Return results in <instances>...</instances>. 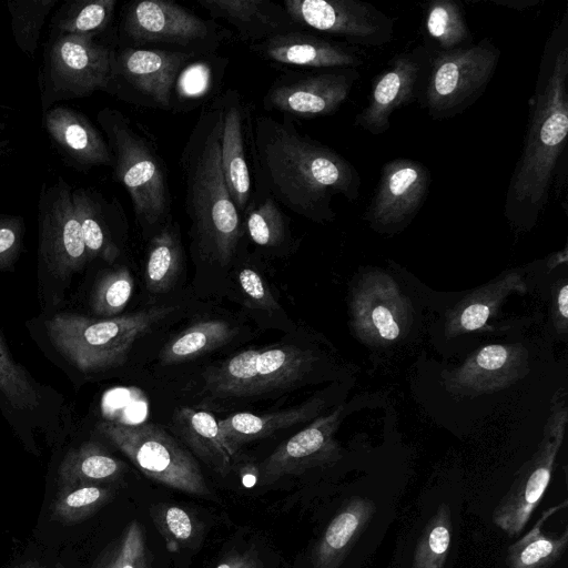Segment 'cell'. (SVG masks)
<instances>
[{
  "instance_id": "1",
  "label": "cell",
  "mask_w": 568,
  "mask_h": 568,
  "mask_svg": "<svg viewBox=\"0 0 568 568\" xmlns=\"http://www.w3.org/2000/svg\"><path fill=\"white\" fill-rule=\"evenodd\" d=\"M568 138V10L556 22L529 99L524 145L505 195L504 215L516 231L532 229L548 206Z\"/></svg>"
},
{
  "instance_id": "2",
  "label": "cell",
  "mask_w": 568,
  "mask_h": 568,
  "mask_svg": "<svg viewBox=\"0 0 568 568\" xmlns=\"http://www.w3.org/2000/svg\"><path fill=\"white\" fill-rule=\"evenodd\" d=\"M251 144L262 186L277 203L316 223L335 219L333 199L356 201L361 176L335 150L300 132L291 122L257 115Z\"/></svg>"
},
{
  "instance_id": "3",
  "label": "cell",
  "mask_w": 568,
  "mask_h": 568,
  "mask_svg": "<svg viewBox=\"0 0 568 568\" xmlns=\"http://www.w3.org/2000/svg\"><path fill=\"white\" fill-rule=\"evenodd\" d=\"M222 99L204 109L181 156L184 206L200 251L221 265L233 257L242 236L239 213L221 165Z\"/></svg>"
},
{
  "instance_id": "4",
  "label": "cell",
  "mask_w": 568,
  "mask_h": 568,
  "mask_svg": "<svg viewBox=\"0 0 568 568\" xmlns=\"http://www.w3.org/2000/svg\"><path fill=\"white\" fill-rule=\"evenodd\" d=\"M174 310V306H156L98 320L62 312L48 321L47 332L58 353L77 369L103 372L122 365L135 341Z\"/></svg>"
},
{
  "instance_id": "5",
  "label": "cell",
  "mask_w": 568,
  "mask_h": 568,
  "mask_svg": "<svg viewBox=\"0 0 568 568\" xmlns=\"http://www.w3.org/2000/svg\"><path fill=\"white\" fill-rule=\"evenodd\" d=\"M98 122L108 139L114 176L126 189L138 221L153 226L170 213L165 164L154 144L118 110L105 108Z\"/></svg>"
},
{
  "instance_id": "6",
  "label": "cell",
  "mask_w": 568,
  "mask_h": 568,
  "mask_svg": "<svg viewBox=\"0 0 568 568\" xmlns=\"http://www.w3.org/2000/svg\"><path fill=\"white\" fill-rule=\"evenodd\" d=\"M500 58L489 38L447 52H433L420 105L433 120L454 118L485 92Z\"/></svg>"
},
{
  "instance_id": "7",
  "label": "cell",
  "mask_w": 568,
  "mask_h": 568,
  "mask_svg": "<svg viewBox=\"0 0 568 568\" xmlns=\"http://www.w3.org/2000/svg\"><path fill=\"white\" fill-rule=\"evenodd\" d=\"M98 430L152 480L199 497L211 496L194 457L160 426L104 420Z\"/></svg>"
},
{
  "instance_id": "8",
  "label": "cell",
  "mask_w": 568,
  "mask_h": 568,
  "mask_svg": "<svg viewBox=\"0 0 568 568\" xmlns=\"http://www.w3.org/2000/svg\"><path fill=\"white\" fill-rule=\"evenodd\" d=\"M315 356L294 345L251 348L235 354L206 377L215 396L246 397L287 388L313 367Z\"/></svg>"
},
{
  "instance_id": "9",
  "label": "cell",
  "mask_w": 568,
  "mask_h": 568,
  "mask_svg": "<svg viewBox=\"0 0 568 568\" xmlns=\"http://www.w3.org/2000/svg\"><path fill=\"white\" fill-rule=\"evenodd\" d=\"M113 52L94 37L54 34L45 54L43 109L91 95L113 82Z\"/></svg>"
},
{
  "instance_id": "10",
  "label": "cell",
  "mask_w": 568,
  "mask_h": 568,
  "mask_svg": "<svg viewBox=\"0 0 568 568\" xmlns=\"http://www.w3.org/2000/svg\"><path fill=\"white\" fill-rule=\"evenodd\" d=\"M568 419L565 399L554 403L542 439L532 457L516 474L508 491L493 511V523L508 537L520 535L550 484Z\"/></svg>"
},
{
  "instance_id": "11",
  "label": "cell",
  "mask_w": 568,
  "mask_h": 568,
  "mask_svg": "<svg viewBox=\"0 0 568 568\" xmlns=\"http://www.w3.org/2000/svg\"><path fill=\"white\" fill-rule=\"evenodd\" d=\"M349 314L355 335L371 346H384L402 339L413 322L409 298L395 280L379 268L363 272L355 282Z\"/></svg>"
},
{
  "instance_id": "12",
  "label": "cell",
  "mask_w": 568,
  "mask_h": 568,
  "mask_svg": "<svg viewBox=\"0 0 568 568\" xmlns=\"http://www.w3.org/2000/svg\"><path fill=\"white\" fill-rule=\"evenodd\" d=\"M297 27H305L364 47H383L394 38L395 19L359 0H285Z\"/></svg>"
},
{
  "instance_id": "13",
  "label": "cell",
  "mask_w": 568,
  "mask_h": 568,
  "mask_svg": "<svg viewBox=\"0 0 568 568\" xmlns=\"http://www.w3.org/2000/svg\"><path fill=\"white\" fill-rule=\"evenodd\" d=\"M39 256L45 270L61 282L90 262L73 209L72 189L62 179L43 186L40 194Z\"/></svg>"
},
{
  "instance_id": "14",
  "label": "cell",
  "mask_w": 568,
  "mask_h": 568,
  "mask_svg": "<svg viewBox=\"0 0 568 568\" xmlns=\"http://www.w3.org/2000/svg\"><path fill=\"white\" fill-rule=\"evenodd\" d=\"M430 181L428 168L419 161L407 158L387 161L381 169L364 220L382 234L403 231L424 205Z\"/></svg>"
},
{
  "instance_id": "15",
  "label": "cell",
  "mask_w": 568,
  "mask_h": 568,
  "mask_svg": "<svg viewBox=\"0 0 568 568\" xmlns=\"http://www.w3.org/2000/svg\"><path fill=\"white\" fill-rule=\"evenodd\" d=\"M432 54L424 44L394 55L373 78L368 103L355 116L354 125L373 135L388 131L394 111L420 101Z\"/></svg>"
},
{
  "instance_id": "16",
  "label": "cell",
  "mask_w": 568,
  "mask_h": 568,
  "mask_svg": "<svg viewBox=\"0 0 568 568\" xmlns=\"http://www.w3.org/2000/svg\"><path fill=\"white\" fill-rule=\"evenodd\" d=\"M59 398L13 357L0 332V408L27 446L36 447V429L55 425Z\"/></svg>"
},
{
  "instance_id": "17",
  "label": "cell",
  "mask_w": 568,
  "mask_h": 568,
  "mask_svg": "<svg viewBox=\"0 0 568 568\" xmlns=\"http://www.w3.org/2000/svg\"><path fill=\"white\" fill-rule=\"evenodd\" d=\"M124 33L136 43L183 48L209 44L216 39L215 26L175 2L143 0L131 3L123 17Z\"/></svg>"
},
{
  "instance_id": "18",
  "label": "cell",
  "mask_w": 568,
  "mask_h": 568,
  "mask_svg": "<svg viewBox=\"0 0 568 568\" xmlns=\"http://www.w3.org/2000/svg\"><path fill=\"white\" fill-rule=\"evenodd\" d=\"M528 372V352L523 344H489L476 349L459 366L443 373L442 378L452 395L476 397L505 389Z\"/></svg>"
},
{
  "instance_id": "19",
  "label": "cell",
  "mask_w": 568,
  "mask_h": 568,
  "mask_svg": "<svg viewBox=\"0 0 568 568\" xmlns=\"http://www.w3.org/2000/svg\"><path fill=\"white\" fill-rule=\"evenodd\" d=\"M341 414L342 406L280 444L260 466L261 484L270 485L284 476L301 475L341 459L342 449L335 439Z\"/></svg>"
},
{
  "instance_id": "20",
  "label": "cell",
  "mask_w": 568,
  "mask_h": 568,
  "mask_svg": "<svg viewBox=\"0 0 568 568\" xmlns=\"http://www.w3.org/2000/svg\"><path fill=\"white\" fill-rule=\"evenodd\" d=\"M358 78L357 69L347 68L283 80L268 90L264 104L303 118L329 115L347 100Z\"/></svg>"
},
{
  "instance_id": "21",
  "label": "cell",
  "mask_w": 568,
  "mask_h": 568,
  "mask_svg": "<svg viewBox=\"0 0 568 568\" xmlns=\"http://www.w3.org/2000/svg\"><path fill=\"white\" fill-rule=\"evenodd\" d=\"M193 52L125 48L113 52V81L123 79L140 95L163 109L171 106L173 89Z\"/></svg>"
},
{
  "instance_id": "22",
  "label": "cell",
  "mask_w": 568,
  "mask_h": 568,
  "mask_svg": "<svg viewBox=\"0 0 568 568\" xmlns=\"http://www.w3.org/2000/svg\"><path fill=\"white\" fill-rule=\"evenodd\" d=\"M254 50L277 63L300 67L328 70L357 69L363 64L354 48L300 30L273 36L254 45Z\"/></svg>"
},
{
  "instance_id": "23",
  "label": "cell",
  "mask_w": 568,
  "mask_h": 568,
  "mask_svg": "<svg viewBox=\"0 0 568 568\" xmlns=\"http://www.w3.org/2000/svg\"><path fill=\"white\" fill-rule=\"evenodd\" d=\"M43 125L73 162L83 166L112 164L108 142L84 114L63 105L49 108L43 113Z\"/></svg>"
},
{
  "instance_id": "24",
  "label": "cell",
  "mask_w": 568,
  "mask_h": 568,
  "mask_svg": "<svg viewBox=\"0 0 568 568\" xmlns=\"http://www.w3.org/2000/svg\"><path fill=\"white\" fill-rule=\"evenodd\" d=\"M526 281L520 270H509L464 296L446 313L444 333L456 337L480 331L497 314L498 308L514 292L525 293Z\"/></svg>"
},
{
  "instance_id": "25",
  "label": "cell",
  "mask_w": 568,
  "mask_h": 568,
  "mask_svg": "<svg viewBox=\"0 0 568 568\" xmlns=\"http://www.w3.org/2000/svg\"><path fill=\"white\" fill-rule=\"evenodd\" d=\"M223 125L221 135V165L230 195L240 214L248 209L252 182L246 159L244 106L236 92L222 98Z\"/></svg>"
},
{
  "instance_id": "26",
  "label": "cell",
  "mask_w": 568,
  "mask_h": 568,
  "mask_svg": "<svg viewBox=\"0 0 568 568\" xmlns=\"http://www.w3.org/2000/svg\"><path fill=\"white\" fill-rule=\"evenodd\" d=\"M212 18L230 23L243 40L264 41L297 30L286 10L266 0H199Z\"/></svg>"
},
{
  "instance_id": "27",
  "label": "cell",
  "mask_w": 568,
  "mask_h": 568,
  "mask_svg": "<svg viewBox=\"0 0 568 568\" xmlns=\"http://www.w3.org/2000/svg\"><path fill=\"white\" fill-rule=\"evenodd\" d=\"M376 513L366 497L347 499L313 547V568H339Z\"/></svg>"
},
{
  "instance_id": "28",
  "label": "cell",
  "mask_w": 568,
  "mask_h": 568,
  "mask_svg": "<svg viewBox=\"0 0 568 568\" xmlns=\"http://www.w3.org/2000/svg\"><path fill=\"white\" fill-rule=\"evenodd\" d=\"M324 402L313 398L301 406L262 415L248 412L236 413L217 420L220 430L229 444L236 449L248 442L261 439L275 432L310 420L318 414Z\"/></svg>"
},
{
  "instance_id": "29",
  "label": "cell",
  "mask_w": 568,
  "mask_h": 568,
  "mask_svg": "<svg viewBox=\"0 0 568 568\" xmlns=\"http://www.w3.org/2000/svg\"><path fill=\"white\" fill-rule=\"evenodd\" d=\"M175 426L183 440L206 465L223 476L229 474L236 452L225 442L211 413L183 407L175 414Z\"/></svg>"
},
{
  "instance_id": "30",
  "label": "cell",
  "mask_w": 568,
  "mask_h": 568,
  "mask_svg": "<svg viewBox=\"0 0 568 568\" xmlns=\"http://www.w3.org/2000/svg\"><path fill=\"white\" fill-rule=\"evenodd\" d=\"M567 505L564 500L546 509L528 532L509 545L505 560L507 568H552L562 558L568 547V526L557 536L546 535L542 527Z\"/></svg>"
},
{
  "instance_id": "31",
  "label": "cell",
  "mask_w": 568,
  "mask_h": 568,
  "mask_svg": "<svg viewBox=\"0 0 568 568\" xmlns=\"http://www.w3.org/2000/svg\"><path fill=\"white\" fill-rule=\"evenodd\" d=\"M125 465L97 443L87 442L70 449L58 469V486L99 484L119 479Z\"/></svg>"
},
{
  "instance_id": "32",
  "label": "cell",
  "mask_w": 568,
  "mask_h": 568,
  "mask_svg": "<svg viewBox=\"0 0 568 568\" xmlns=\"http://www.w3.org/2000/svg\"><path fill=\"white\" fill-rule=\"evenodd\" d=\"M423 27L433 52H447L471 44L465 11L456 0H432L424 8Z\"/></svg>"
},
{
  "instance_id": "33",
  "label": "cell",
  "mask_w": 568,
  "mask_h": 568,
  "mask_svg": "<svg viewBox=\"0 0 568 568\" xmlns=\"http://www.w3.org/2000/svg\"><path fill=\"white\" fill-rule=\"evenodd\" d=\"M72 203L90 261L100 257L113 262L119 248L110 236L98 196L88 189L79 187L72 190Z\"/></svg>"
},
{
  "instance_id": "34",
  "label": "cell",
  "mask_w": 568,
  "mask_h": 568,
  "mask_svg": "<svg viewBox=\"0 0 568 568\" xmlns=\"http://www.w3.org/2000/svg\"><path fill=\"white\" fill-rule=\"evenodd\" d=\"M233 335V328L225 321H202L172 339L162 349L160 359L164 365L190 361L226 344Z\"/></svg>"
},
{
  "instance_id": "35",
  "label": "cell",
  "mask_w": 568,
  "mask_h": 568,
  "mask_svg": "<svg viewBox=\"0 0 568 568\" xmlns=\"http://www.w3.org/2000/svg\"><path fill=\"white\" fill-rule=\"evenodd\" d=\"M112 496L110 487L99 484L58 486L50 507L51 519L62 525H75L94 515Z\"/></svg>"
},
{
  "instance_id": "36",
  "label": "cell",
  "mask_w": 568,
  "mask_h": 568,
  "mask_svg": "<svg viewBox=\"0 0 568 568\" xmlns=\"http://www.w3.org/2000/svg\"><path fill=\"white\" fill-rule=\"evenodd\" d=\"M181 263V246L173 225L163 227L151 241L145 264V282L152 292L172 286Z\"/></svg>"
},
{
  "instance_id": "37",
  "label": "cell",
  "mask_w": 568,
  "mask_h": 568,
  "mask_svg": "<svg viewBox=\"0 0 568 568\" xmlns=\"http://www.w3.org/2000/svg\"><path fill=\"white\" fill-rule=\"evenodd\" d=\"M115 0L68 2L54 17V34L94 37L110 23Z\"/></svg>"
},
{
  "instance_id": "38",
  "label": "cell",
  "mask_w": 568,
  "mask_h": 568,
  "mask_svg": "<svg viewBox=\"0 0 568 568\" xmlns=\"http://www.w3.org/2000/svg\"><path fill=\"white\" fill-rule=\"evenodd\" d=\"M452 540V513L442 503L422 530L410 568H444Z\"/></svg>"
},
{
  "instance_id": "39",
  "label": "cell",
  "mask_w": 568,
  "mask_h": 568,
  "mask_svg": "<svg viewBox=\"0 0 568 568\" xmlns=\"http://www.w3.org/2000/svg\"><path fill=\"white\" fill-rule=\"evenodd\" d=\"M151 518L170 551L194 547L202 540V524L181 506L158 504L151 508Z\"/></svg>"
},
{
  "instance_id": "40",
  "label": "cell",
  "mask_w": 568,
  "mask_h": 568,
  "mask_svg": "<svg viewBox=\"0 0 568 568\" xmlns=\"http://www.w3.org/2000/svg\"><path fill=\"white\" fill-rule=\"evenodd\" d=\"M55 3L57 0L8 2L13 38L23 53L33 55L36 52L44 21Z\"/></svg>"
},
{
  "instance_id": "41",
  "label": "cell",
  "mask_w": 568,
  "mask_h": 568,
  "mask_svg": "<svg viewBox=\"0 0 568 568\" xmlns=\"http://www.w3.org/2000/svg\"><path fill=\"white\" fill-rule=\"evenodd\" d=\"M245 215V229L250 239L262 247H276L285 239L286 221L278 203L266 196L258 204L250 205Z\"/></svg>"
},
{
  "instance_id": "42",
  "label": "cell",
  "mask_w": 568,
  "mask_h": 568,
  "mask_svg": "<svg viewBox=\"0 0 568 568\" xmlns=\"http://www.w3.org/2000/svg\"><path fill=\"white\" fill-rule=\"evenodd\" d=\"M133 291V278L126 267L106 273L98 283L92 296V310L102 318L118 316L129 303Z\"/></svg>"
},
{
  "instance_id": "43",
  "label": "cell",
  "mask_w": 568,
  "mask_h": 568,
  "mask_svg": "<svg viewBox=\"0 0 568 568\" xmlns=\"http://www.w3.org/2000/svg\"><path fill=\"white\" fill-rule=\"evenodd\" d=\"M24 233L20 216L0 214V271L11 268L17 262Z\"/></svg>"
},
{
  "instance_id": "44",
  "label": "cell",
  "mask_w": 568,
  "mask_h": 568,
  "mask_svg": "<svg viewBox=\"0 0 568 568\" xmlns=\"http://www.w3.org/2000/svg\"><path fill=\"white\" fill-rule=\"evenodd\" d=\"M211 84V70L205 63L189 64L180 72L175 85L180 97L199 98L203 95Z\"/></svg>"
},
{
  "instance_id": "45",
  "label": "cell",
  "mask_w": 568,
  "mask_h": 568,
  "mask_svg": "<svg viewBox=\"0 0 568 568\" xmlns=\"http://www.w3.org/2000/svg\"><path fill=\"white\" fill-rule=\"evenodd\" d=\"M239 283L244 294L260 307L266 310L278 308V304L264 280L254 268L243 267L239 273Z\"/></svg>"
},
{
  "instance_id": "46",
  "label": "cell",
  "mask_w": 568,
  "mask_h": 568,
  "mask_svg": "<svg viewBox=\"0 0 568 568\" xmlns=\"http://www.w3.org/2000/svg\"><path fill=\"white\" fill-rule=\"evenodd\" d=\"M551 321L557 333L565 336L568 329V284L566 281L555 291L551 306Z\"/></svg>"
},
{
  "instance_id": "47",
  "label": "cell",
  "mask_w": 568,
  "mask_h": 568,
  "mask_svg": "<svg viewBox=\"0 0 568 568\" xmlns=\"http://www.w3.org/2000/svg\"><path fill=\"white\" fill-rule=\"evenodd\" d=\"M263 562L255 549L234 554L220 562L215 568H262Z\"/></svg>"
},
{
  "instance_id": "48",
  "label": "cell",
  "mask_w": 568,
  "mask_h": 568,
  "mask_svg": "<svg viewBox=\"0 0 568 568\" xmlns=\"http://www.w3.org/2000/svg\"><path fill=\"white\" fill-rule=\"evenodd\" d=\"M495 4L507 7L515 10H526L534 6H537L540 0H489Z\"/></svg>"
},
{
  "instance_id": "49",
  "label": "cell",
  "mask_w": 568,
  "mask_h": 568,
  "mask_svg": "<svg viewBox=\"0 0 568 568\" xmlns=\"http://www.w3.org/2000/svg\"><path fill=\"white\" fill-rule=\"evenodd\" d=\"M568 260V256H567V246H565L561 251L559 252H556L554 253L549 260H548V263H547V266L549 268H554L556 267L557 265L561 264V263H566Z\"/></svg>"
},
{
  "instance_id": "50",
  "label": "cell",
  "mask_w": 568,
  "mask_h": 568,
  "mask_svg": "<svg viewBox=\"0 0 568 568\" xmlns=\"http://www.w3.org/2000/svg\"><path fill=\"white\" fill-rule=\"evenodd\" d=\"M14 568H45V567L34 560H30V561L20 564Z\"/></svg>"
}]
</instances>
